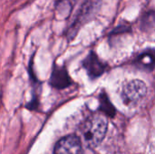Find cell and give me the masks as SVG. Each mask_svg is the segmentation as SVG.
Returning <instances> with one entry per match:
<instances>
[{
	"instance_id": "cell-2",
	"label": "cell",
	"mask_w": 155,
	"mask_h": 154,
	"mask_svg": "<svg viewBox=\"0 0 155 154\" xmlns=\"http://www.w3.org/2000/svg\"><path fill=\"white\" fill-rule=\"evenodd\" d=\"M107 131V121L102 115H94L83 124L81 132L84 142L88 147L97 146L104 138Z\"/></svg>"
},
{
	"instance_id": "cell-3",
	"label": "cell",
	"mask_w": 155,
	"mask_h": 154,
	"mask_svg": "<svg viewBox=\"0 0 155 154\" xmlns=\"http://www.w3.org/2000/svg\"><path fill=\"white\" fill-rule=\"evenodd\" d=\"M146 93V84L140 79H134L124 84L122 90V99L125 104L134 105L141 102Z\"/></svg>"
},
{
	"instance_id": "cell-4",
	"label": "cell",
	"mask_w": 155,
	"mask_h": 154,
	"mask_svg": "<svg viewBox=\"0 0 155 154\" xmlns=\"http://www.w3.org/2000/svg\"><path fill=\"white\" fill-rule=\"evenodd\" d=\"M82 64L91 80L101 77L106 70V64L100 60L94 52H90L84 59Z\"/></svg>"
},
{
	"instance_id": "cell-5",
	"label": "cell",
	"mask_w": 155,
	"mask_h": 154,
	"mask_svg": "<svg viewBox=\"0 0 155 154\" xmlns=\"http://www.w3.org/2000/svg\"><path fill=\"white\" fill-rule=\"evenodd\" d=\"M54 154H83L80 138L76 135L62 138L54 147Z\"/></svg>"
},
{
	"instance_id": "cell-7",
	"label": "cell",
	"mask_w": 155,
	"mask_h": 154,
	"mask_svg": "<svg viewBox=\"0 0 155 154\" xmlns=\"http://www.w3.org/2000/svg\"><path fill=\"white\" fill-rule=\"evenodd\" d=\"M135 64L145 71H153L154 68V52L153 49L141 53L135 59Z\"/></svg>"
},
{
	"instance_id": "cell-9",
	"label": "cell",
	"mask_w": 155,
	"mask_h": 154,
	"mask_svg": "<svg viewBox=\"0 0 155 154\" xmlns=\"http://www.w3.org/2000/svg\"><path fill=\"white\" fill-rule=\"evenodd\" d=\"M57 1L60 3V5H61V4H63L64 2H66V3H68V2H69V0H57Z\"/></svg>"
},
{
	"instance_id": "cell-1",
	"label": "cell",
	"mask_w": 155,
	"mask_h": 154,
	"mask_svg": "<svg viewBox=\"0 0 155 154\" xmlns=\"http://www.w3.org/2000/svg\"><path fill=\"white\" fill-rule=\"evenodd\" d=\"M101 6L102 0L81 1L65 30L68 41H72L74 39L80 29L97 15Z\"/></svg>"
},
{
	"instance_id": "cell-8",
	"label": "cell",
	"mask_w": 155,
	"mask_h": 154,
	"mask_svg": "<svg viewBox=\"0 0 155 154\" xmlns=\"http://www.w3.org/2000/svg\"><path fill=\"white\" fill-rule=\"evenodd\" d=\"M99 99H100V109L106 114L110 116H114L115 113V109L114 105L111 103L107 94L104 92H102L99 96Z\"/></svg>"
},
{
	"instance_id": "cell-6",
	"label": "cell",
	"mask_w": 155,
	"mask_h": 154,
	"mask_svg": "<svg viewBox=\"0 0 155 154\" xmlns=\"http://www.w3.org/2000/svg\"><path fill=\"white\" fill-rule=\"evenodd\" d=\"M49 84L53 88L61 90L71 86L73 84V80L64 66H60L54 64L51 73Z\"/></svg>"
}]
</instances>
